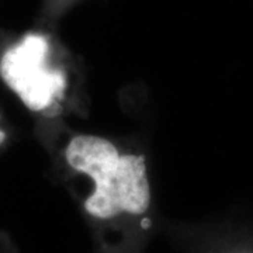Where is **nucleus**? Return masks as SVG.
Wrapping results in <instances>:
<instances>
[{"label":"nucleus","mask_w":253,"mask_h":253,"mask_svg":"<svg viewBox=\"0 0 253 253\" xmlns=\"http://www.w3.org/2000/svg\"><path fill=\"white\" fill-rule=\"evenodd\" d=\"M65 158L72 169L93 179L94 190L84 201L89 215L111 219L148 211L151 187L144 156L121 155L101 136L78 135L66 146Z\"/></svg>","instance_id":"obj_1"},{"label":"nucleus","mask_w":253,"mask_h":253,"mask_svg":"<svg viewBox=\"0 0 253 253\" xmlns=\"http://www.w3.org/2000/svg\"><path fill=\"white\" fill-rule=\"evenodd\" d=\"M49 44L42 34H27L0 61V75L31 111H42L63 96L66 79L48 65Z\"/></svg>","instance_id":"obj_2"},{"label":"nucleus","mask_w":253,"mask_h":253,"mask_svg":"<svg viewBox=\"0 0 253 253\" xmlns=\"http://www.w3.org/2000/svg\"><path fill=\"white\" fill-rule=\"evenodd\" d=\"M4 139H6V134H4V132H3V131L0 129V145L4 142Z\"/></svg>","instance_id":"obj_3"},{"label":"nucleus","mask_w":253,"mask_h":253,"mask_svg":"<svg viewBox=\"0 0 253 253\" xmlns=\"http://www.w3.org/2000/svg\"><path fill=\"white\" fill-rule=\"evenodd\" d=\"M235 253H253V251H239V252H235Z\"/></svg>","instance_id":"obj_4"}]
</instances>
